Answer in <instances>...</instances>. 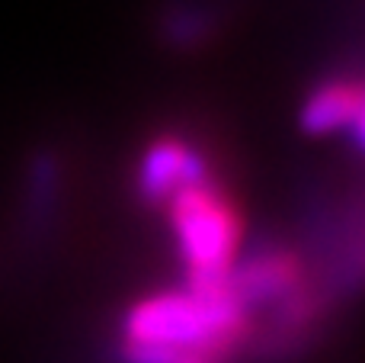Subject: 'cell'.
<instances>
[{
    "label": "cell",
    "mask_w": 365,
    "mask_h": 363,
    "mask_svg": "<svg viewBox=\"0 0 365 363\" xmlns=\"http://www.w3.org/2000/svg\"><path fill=\"white\" fill-rule=\"evenodd\" d=\"M177 251L186 267V287H221L237 261L240 222L212 184L180 193L167 203Z\"/></svg>",
    "instance_id": "cell-2"
},
{
    "label": "cell",
    "mask_w": 365,
    "mask_h": 363,
    "mask_svg": "<svg viewBox=\"0 0 365 363\" xmlns=\"http://www.w3.org/2000/svg\"><path fill=\"white\" fill-rule=\"evenodd\" d=\"M55 180H58V171H55V161L48 158V154H42V158L36 161V167H32V212L36 216H45V212H51V206H55Z\"/></svg>",
    "instance_id": "cell-6"
},
{
    "label": "cell",
    "mask_w": 365,
    "mask_h": 363,
    "mask_svg": "<svg viewBox=\"0 0 365 363\" xmlns=\"http://www.w3.org/2000/svg\"><path fill=\"white\" fill-rule=\"evenodd\" d=\"M208 184V161L195 145L182 139H158L145 148L135 171V190L145 203L167 206L180 193Z\"/></svg>",
    "instance_id": "cell-3"
},
{
    "label": "cell",
    "mask_w": 365,
    "mask_h": 363,
    "mask_svg": "<svg viewBox=\"0 0 365 363\" xmlns=\"http://www.w3.org/2000/svg\"><path fill=\"white\" fill-rule=\"evenodd\" d=\"M250 315L227 287H182L138 299L122 315L119 344L160 347L189 363H218L244 341Z\"/></svg>",
    "instance_id": "cell-1"
},
{
    "label": "cell",
    "mask_w": 365,
    "mask_h": 363,
    "mask_svg": "<svg viewBox=\"0 0 365 363\" xmlns=\"http://www.w3.org/2000/svg\"><path fill=\"white\" fill-rule=\"evenodd\" d=\"M205 29H208L205 16H199V13H192V10H182L170 19V36L177 39V42H195V39L205 36Z\"/></svg>",
    "instance_id": "cell-7"
},
{
    "label": "cell",
    "mask_w": 365,
    "mask_h": 363,
    "mask_svg": "<svg viewBox=\"0 0 365 363\" xmlns=\"http://www.w3.org/2000/svg\"><path fill=\"white\" fill-rule=\"evenodd\" d=\"M298 122L308 135H334V132H349L353 148H362V90L359 84L349 81H327L308 94L302 103Z\"/></svg>",
    "instance_id": "cell-5"
},
{
    "label": "cell",
    "mask_w": 365,
    "mask_h": 363,
    "mask_svg": "<svg viewBox=\"0 0 365 363\" xmlns=\"http://www.w3.org/2000/svg\"><path fill=\"white\" fill-rule=\"evenodd\" d=\"M225 287L247 315L253 309H282L302 296V270L285 251H257L234 261Z\"/></svg>",
    "instance_id": "cell-4"
}]
</instances>
